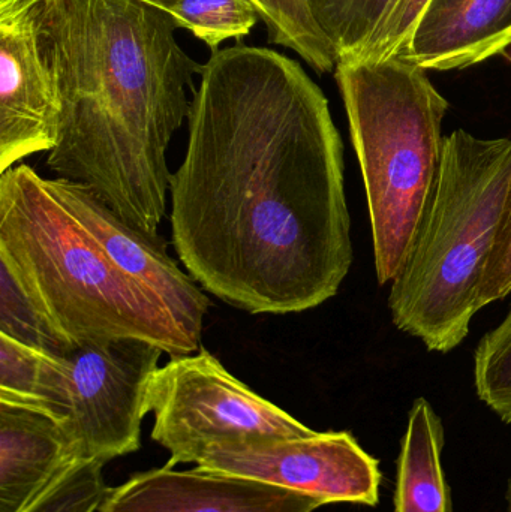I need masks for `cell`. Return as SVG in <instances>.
Returning a JSON list of instances; mask_svg holds the SVG:
<instances>
[{
  "label": "cell",
  "instance_id": "1",
  "mask_svg": "<svg viewBox=\"0 0 511 512\" xmlns=\"http://www.w3.org/2000/svg\"><path fill=\"white\" fill-rule=\"evenodd\" d=\"M344 173L329 101L300 63L213 51L171 174L174 251L204 291L252 315L321 306L353 265Z\"/></svg>",
  "mask_w": 511,
  "mask_h": 512
},
{
  "label": "cell",
  "instance_id": "2",
  "mask_svg": "<svg viewBox=\"0 0 511 512\" xmlns=\"http://www.w3.org/2000/svg\"><path fill=\"white\" fill-rule=\"evenodd\" d=\"M38 27L60 105L47 167L159 236L168 147L203 65L180 47L173 15L140 0H39Z\"/></svg>",
  "mask_w": 511,
  "mask_h": 512
},
{
  "label": "cell",
  "instance_id": "3",
  "mask_svg": "<svg viewBox=\"0 0 511 512\" xmlns=\"http://www.w3.org/2000/svg\"><path fill=\"white\" fill-rule=\"evenodd\" d=\"M0 265L69 343L135 337L170 357L200 351L210 300L161 237L90 189L26 164L0 174Z\"/></svg>",
  "mask_w": 511,
  "mask_h": 512
},
{
  "label": "cell",
  "instance_id": "4",
  "mask_svg": "<svg viewBox=\"0 0 511 512\" xmlns=\"http://www.w3.org/2000/svg\"><path fill=\"white\" fill-rule=\"evenodd\" d=\"M510 170V138L456 129L444 140L431 204L389 295L395 327L429 351L447 354L470 333Z\"/></svg>",
  "mask_w": 511,
  "mask_h": 512
},
{
  "label": "cell",
  "instance_id": "5",
  "mask_svg": "<svg viewBox=\"0 0 511 512\" xmlns=\"http://www.w3.org/2000/svg\"><path fill=\"white\" fill-rule=\"evenodd\" d=\"M336 81L368 198L375 273L387 285L413 252L440 176L449 102L402 57L339 60Z\"/></svg>",
  "mask_w": 511,
  "mask_h": 512
},
{
  "label": "cell",
  "instance_id": "6",
  "mask_svg": "<svg viewBox=\"0 0 511 512\" xmlns=\"http://www.w3.org/2000/svg\"><path fill=\"white\" fill-rule=\"evenodd\" d=\"M152 439L170 451L168 466L197 462L206 448L263 438H302L315 430L231 375L207 349L170 357L146 394Z\"/></svg>",
  "mask_w": 511,
  "mask_h": 512
},
{
  "label": "cell",
  "instance_id": "7",
  "mask_svg": "<svg viewBox=\"0 0 511 512\" xmlns=\"http://www.w3.org/2000/svg\"><path fill=\"white\" fill-rule=\"evenodd\" d=\"M165 354L135 337L84 340L59 358L65 393L63 426L81 460L107 463L140 448L150 378Z\"/></svg>",
  "mask_w": 511,
  "mask_h": 512
},
{
  "label": "cell",
  "instance_id": "8",
  "mask_svg": "<svg viewBox=\"0 0 511 512\" xmlns=\"http://www.w3.org/2000/svg\"><path fill=\"white\" fill-rule=\"evenodd\" d=\"M195 468L305 493L326 505L380 504V463L350 432L216 444L200 454Z\"/></svg>",
  "mask_w": 511,
  "mask_h": 512
},
{
  "label": "cell",
  "instance_id": "9",
  "mask_svg": "<svg viewBox=\"0 0 511 512\" xmlns=\"http://www.w3.org/2000/svg\"><path fill=\"white\" fill-rule=\"evenodd\" d=\"M39 0H0V174L56 147V78L39 38Z\"/></svg>",
  "mask_w": 511,
  "mask_h": 512
},
{
  "label": "cell",
  "instance_id": "10",
  "mask_svg": "<svg viewBox=\"0 0 511 512\" xmlns=\"http://www.w3.org/2000/svg\"><path fill=\"white\" fill-rule=\"evenodd\" d=\"M323 505L314 496L260 481L165 465L108 489L98 512H314Z\"/></svg>",
  "mask_w": 511,
  "mask_h": 512
},
{
  "label": "cell",
  "instance_id": "11",
  "mask_svg": "<svg viewBox=\"0 0 511 512\" xmlns=\"http://www.w3.org/2000/svg\"><path fill=\"white\" fill-rule=\"evenodd\" d=\"M78 462L59 418L0 400V512H23Z\"/></svg>",
  "mask_w": 511,
  "mask_h": 512
},
{
  "label": "cell",
  "instance_id": "12",
  "mask_svg": "<svg viewBox=\"0 0 511 512\" xmlns=\"http://www.w3.org/2000/svg\"><path fill=\"white\" fill-rule=\"evenodd\" d=\"M511 45V0H431L396 57L422 69H464Z\"/></svg>",
  "mask_w": 511,
  "mask_h": 512
},
{
  "label": "cell",
  "instance_id": "13",
  "mask_svg": "<svg viewBox=\"0 0 511 512\" xmlns=\"http://www.w3.org/2000/svg\"><path fill=\"white\" fill-rule=\"evenodd\" d=\"M444 426L428 400L417 399L396 463L395 512H453L441 463Z\"/></svg>",
  "mask_w": 511,
  "mask_h": 512
},
{
  "label": "cell",
  "instance_id": "14",
  "mask_svg": "<svg viewBox=\"0 0 511 512\" xmlns=\"http://www.w3.org/2000/svg\"><path fill=\"white\" fill-rule=\"evenodd\" d=\"M266 24L270 44L294 51L318 74L333 71L338 53L312 14L309 0H251Z\"/></svg>",
  "mask_w": 511,
  "mask_h": 512
},
{
  "label": "cell",
  "instance_id": "15",
  "mask_svg": "<svg viewBox=\"0 0 511 512\" xmlns=\"http://www.w3.org/2000/svg\"><path fill=\"white\" fill-rule=\"evenodd\" d=\"M398 0H309L312 14L339 60H354L366 50Z\"/></svg>",
  "mask_w": 511,
  "mask_h": 512
},
{
  "label": "cell",
  "instance_id": "16",
  "mask_svg": "<svg viewBox=\"0 0 511 512\" xmlns=\"http://www.w3.org/2000/svg\"><path fill=\"white\" fill-rule=\"evenodd\" d=\"M170 14L212 51L227 39H243L261 20L251 0H180Z\"/></svg>",
  "mask_w": 511,
  "mask_h": 512
},
{
  "label": "cell",
  "instance_id": "17",
  "mask_svg": "<svg viewBox=\"0 0 511 512\" xmlns=\"http://www.w3.org/2000/svg\"><path fill=\"white\" fill-rule=\"evenodd\" d=\"M474 385L479 399L511 424V306L474 352Z\"/></svg>",
  "mask_w": 511,
  "mask_h": 512
},
{
  "label": "cell",
  "instance_id": "18",
  "mask_svg": "<svg viewBox=\"0 0 511 512\" xmlns=\"http://www.w3.org/2000/svg\"><path fill=\"white\" fill-rule=\"evenodd\" d=\"M48 357L0 334V400L47 412Z\"/></svg>",
  "mask_w": 511,
  "mask_h": 512
},
{
  "label": "cell",
  "instance_id": "19",
  "mask_svg": "<svg viewBox=\"0 0 511 512\" xmlns=\"http://www.w3.org/2000/svg\"><path fill=\"white\" fill-rule=\"evenodd\" d=\"M0 334L29 348L60 355L75 343L56 333L32 301L24 294L11 273L0 265Z\"/></svg>",
  "mask_w": 511,
  "mask_h": 512
},
{
  "label": "cell",
  "instance_id": "20",
  "mask_svg": "<svg viewBox=\"0 0 511 512\" xmlns=\"http://www.w3.org/2000/svg\"><path fill=\"white\" fill-rule=\"evenodd\" d=\"M98 460H81L23 512H96L108 489Z\"/></svg>",
  "mask_w": 511,
  "mask_h": 512
},
{
  "label": "cell",
  "instance_id": "21",
  "mask_svg": "<svg viewBox=\"0 0 511 512\" xmlns=\"http://www.w3.org/2000/svg\"><path fill=\"white\" fill-rule=\"evenodd\" d=\"M511 292V170L503 212L495 236L494 248L486 265L485 276L480 286L479 310L494 301L503 300Z\"/></svg>",
  "mask_w": 511,
  "mask_h": 512
},
{
  "label": "cell",
  "instance_id": "22",
  "mask_svg": "<svg viewBox=\"0 0 511 512\" xmlns=\"http://www.w3.org/2000/svg\"><path fill=\"white\" fill-rule=\"evenodd\" d=\"M429 2L431 0H398L383 26L357 59L383 60L404 50Z\"/></svg>",
  "mask_w": 511,
  "mask_h": 512
},
{
  "label": "cell",
  "instance_id": "23",
  "mask_svg": "<svg viewBox=\"0 0 511 512\" xmlns=\"http://www.w3.org/2000/svg\"><path fill=\"white\" fill-rule=\"evenodd\" d=\"M140 2L149 3V5L156 6V8L164 9V11L170 12L180 0H140Z\"/></svg>",
  "mask_w": 511,
  "mask_h": 512
},
{
  "label": "cell",
  "instance_id": "24",
  "mask_svg": "<svg viewBox=\"0 0 511 512\" xmlns=\"http://www.w3.org/2000/svg\"><path fill=\"white\" fill-rule=\"evenodd\" d=\"M506 499H507V510H509V512H511V472H510V477H509V483H507Z\"/></svg>",
  "mask_w": 511,
  "mask_h": 512
}]
</instances>
